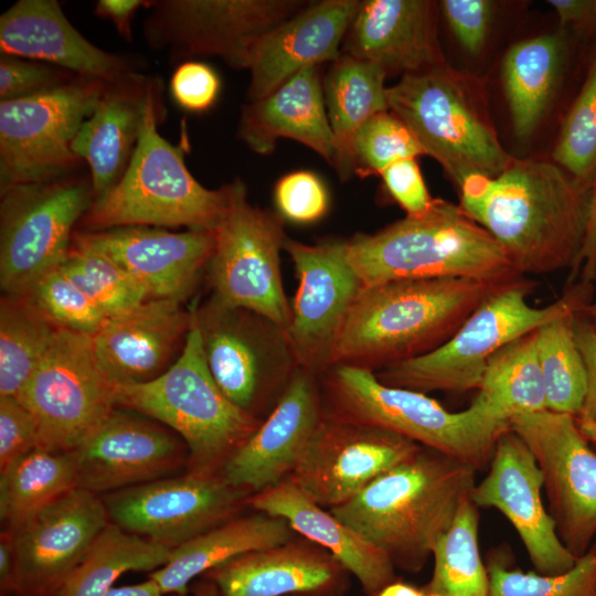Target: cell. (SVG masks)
<instances>
[{
  "label": "cell",
  "instance_id": "680465c9",
  "mask_svg": "<svg viewBox=\"0 0 596 596\" xmlns=\"http://www.w3.org/2000/svg\"><path fill=\"white\" fill-rule=\"evenodd\" d=\"M14 552L9 533L3 530L0 539V590L3 596H11L14 578Z\"/></svg>",
  "mask_w": 596,
  "mask_h": 596
},
{
  "label": "cell",
  "instance_id": "c3c4849f",
  "mask_svg": "<svg viewBox=\"0 0 596 596\" xmlns=\"http://www.w3.org/2000/svg\"><path fill=\"white\" fill-rule=\"evenodd\" d=\"M73 73L51 64L28 62L2 54L0 58V97L11 100L36 95L72 79Z\"/></svg>",
  "mask_w": 596,
  "mask_h": 596
},
{
  "label": "cell",
  "instance_id": "ee69618b",
  "mask_svg": "<svg viewBox=\"0 0 596 596\" xmlns=\"http://www.w3.org/2000/svg\"><path fill=\"white\" fill-rule=\"evenodd\" d=\"M486 567L489 596H596V544L562 574L523 572L493 556Z\"/></svg>",
  "mask_w": 596,
  "mask_h": 596
},
{
  "label": "cell",
  "instance_id": "8d00e7d4",
  "mask_svg": "<svg viewBox=\"0 0 596 596\" xmlns=\"http://www.w3.org/2000/svg\"><path fill=\"white\" fill-rule=\"evenodd\" d=\"M77 488L72 451L34 448L0 469V517L11 528Z\"/></svg>",
  "mask_w": 596,
  "mask_h": 596
},
{
  "label": "cell",
  "instance_id": "f1b7e54d",
  "mask_svg": "<svg viewBox=\"0 0 596 596\" xmlns=\"http://www.w3.org/2000/svg\"><path fill=\"white\" fill-rule=\"evenodd\" d=\"M344 572L328 552L289 542L245 553L206 574L221 596H332Z\"/></svg>",
  "mask_w": 596,
  "mask_h": 596
},
{
  "label": "cell",
  "instance_id": "d590c367",
  "mask_svg": "<svg viewBox=\"0 0 596 596\" xmlns=\"http://www.w3.org/2000/svg\"><path fill=\"white\" fill-rule=\"evenodd\" d=\"M172 550L109 521L57 596H105L123 574L162 567Z\"/></svg>",
  "mask_w": 596,
  "mask_h": 596
},
{
  "label": "cell",
  "instance_id": "f35d334b",
  "mask_svg": "<svg viewBox=\"0 0 596 596\" xmlns=\"http://www.w3.org/2000/svg\"><path fill=\"white\" fill-rule=\"evenodd\" d=\"M58 329L26 296L1 297L0 397H19Z\"/></svg>",
  "mask_w": 596,
  "mask_h": 596
},
{
  "label": "cell",
  "instance_id": "ba28073f",
  "mask_svg": "<svg viewBox=\"0 0 596 596\" xmlns=\"http://www.w3.org/2000/svg\"><path fill=\"white\" fill-rule=\"evenodd\" d=\"M531 288L524 278L494 294L440 347L375 372L377 380L425 394L479 389L487 363L497 351L557 317L584 312L593 298V284L579 280L555 302L535 308L526 301Z\"/></svg>",
  "mask_w": 596,
  "mask_h": 596
},
{
  "label": "cell",
  "instance_id": "e575fe53",
  "mask_svg": "<svg viewBox=\"0 0 596 596\" xmlns=\"http://www.w3.org/2000/svg\"><path fill=\"white\" fill-rule=\"evenodd\" d=\"M385 71L347 54L332 62L322 87L328 120L334 137V169L342 181L353 172V141L359 129L374 115L390 110Z\"/></svg>",
  "mask_w": 596,
  "mask_h": 596
},
{
  "label": "cell",
  "instance_id": "f6af8a7d",
  "mask_svg": "<svg viewBox=\"0 0 596 596\" xmlns=\"http://www.w3.org/2000/svg\"><path fill=\"white\" fill-rule=\"evenodd\" d=\"M426 155L412 130L392 111L371 117L353 141V172L365 178L380 174L403 159Z\"/></svg>",
  "mask_w": 596,
  "mask_h": 596
},
{
  "label": "cell",
  "instance_id": "60d3db41",
  "mask_svg": "<svg viewBox=\"0 0 596 596\" xmlns=\"http://www.w3.org/2000/svg\"><path fill=\"white\" fill-rule=\"evenodd\" d=\"M582 312L557 317L535 330L547 409L577 417L587 393V373L574 336Z\"/></svg>",
  "mask_w": 596,
  "mask_h": 596
},
{
  "label": "cell",
  "instance_id": "e7e4bbea",
  "mask_svg": "<svg viewBox=\"0 0 596 596\" xmlns=\"http://www.w3.org/2000/svg\"><path fill=\"white\" fill-rule=\"evenodd\" d=\"M583 313L596 329V299L586 307Z\"/></svg>",
  "mask_w": 596,
  "mask_h": 596
},
{
  "label": "cell",
  "instance_id": "83f0119b",
  "mask_svg": "<svg viewBox=\"0 0 596 596\" xmlns=\"http://www.w3.org/2000/svg\"><path fill=\"white\" fill-rule=\"evenodd\" d=\"M0 49L106 83L131 76L121 58L87 41L54 0H20L3 12Z\"/></svg>",
  "mask_w": 596,
  "mask_h": 596
},
{
  "label": "cell",
  "instance_id": "5b68a950",
  "mask_svg": "<svg viewBox=\"0 0 596 596\" xmlns=\"http://www.w3.org/2000/svg\"><path fill=\"white\" fill-rule=\"evenodd\" d=\"M150 85L139 136L119 181L93 202L84 224L93 231L121 226L214 231L226 205V185L204 188L187 169L182 147L157 129V103Z\"/></svg>",
  "mask_w": 596,
  "mask_h": 596
},
{
  "label": "cell",
  "instance_id": "4316f807",
  "mask_svg": "<svg viewBox=\"0 0 596 596\" xmlns=\"http://www.w3.org/2000/svg\"><path fill=\"white\" fill-rule=\"evenodd\" d=\"M342 53L373 63L386 74L417 73L446 63L437 40L435 3L427 0L361 1L344 38Z\"/></svg>",
  "mask_w": 596,
  "mask_h": 596
},
{
  "label": "cell",
  "instance_id": "cb8c5ba5",
  "mask_svg": "<svg viewBox=\"0 0 596 596\" xmlns=\"http://www.w3.org/2000/svg\"><path fill=\"white\" fill-rule=\"evenodd\" d=\"M322 416L316 375L299 366L267 418L232 453L220 475L248 491L278 485L292 472Z\"/></svg>",
  "mask_w": 596,
  "mask_h": 596
},
{
  "label": "cell",
  "instance_id": "94428289",
  "mask_svg": "<svg viewBox=\"0 0 596 596\" xmlns=\"http://www.w3.org/2000/svg\"><path fill=\"white\" fill-rule=\"evenodd\" d=\"M425 594L412 585L395 581L386 585L377 596H425Z\"/></svg>",
  "mask_w": 596,
  "mask_h": 596
},
{
  "label": "cell",
  "instance_id": "7c38bea8",
  "mask_svg": "<svg viewBox=\"0 0 596 596\" xmlns=\"http://www.w3.org/2000/svg\"><path fill=\"white\" fill-rule=\"evenodd\" d=\"M115 386L92 336L60 328L18 400L33 415L39 448L73 451L116 408Z\"/></svg>",
  "mask_w": 596,
  "mask_h": 596
},
{
  "label": "cell",
  "instance_id": "f546056e",
  "mask_svg": "<svg viewBox=\"0 0 596 596\" xmlns=\"http://www.w3.org/2000/svg\"><path fill=\"white\" fill-rule=\"evenodd\" d=\"M238 137L259 155L270 153L279 138L294 139L334 168L337 148L319 66L299 72L269 95L245 105Z\"/></svg>",
  "mask_w": 596,
  "mask_h": 596
},
{
  "label": "cell",
  "instance_id": "44dd1931",
  "mask_svg": "<svg viewBox=\"0 0 596 596\" xmlns=\"http://www.w3.org/2000/svg\"><path fill=\"white\" fill-rule=\"evenodd\" d=\"M72 454L77 488L99 496L170 477L188 464L187 446L173 430L120 407Z\"/></svg>",
  "mask_w": 596,
  "mask_h": 596
},
{
  "label": "cell",
  "instance_id": "03108f58",
  "mask_svg": "<svg viewBox=\"0 0 596 596\" xmlns=\"http://www.w3.org/2000/svg\"><path fill=\"white\" fill-rule=\"evenodd\" d=\"M425 596H446V595L426 593Z\"/></svg>",
  "mask_w": 596,
  "mask_h": 596
},
{
  "label": "cell",
  "instance_id": "7402d4cb",
  "mask_svg": "<svg viewBox=\"0 0 596 596\" xmlns=\"http://www.w3.org/2000/svg\"><path fill=\"white\" fill-rule=\"evenodd\" d=\"M543 476L524 441L511 429L497 440L489 470L471 499L477 507L499 510L512 524L538 573L570 571L577 558L560 539L542 500Z\"/></svg>",
  "mask_w": 596,
  "mask_h": 596
},
{
  "label": "cell",
  "instance_id": "6da1fadb",
  "mask_svg": "<svg viewBox=\"0 0 596 596\" xmlns=\"http://www.w3.org/2000/svg\"><path fill=\"white\" fill-rule=\"evenodd\" d=\"M592 188L555 162L514 158L496 177L465 179L460 207L498 242L521 275L567 268L573 285Z\"/></svg>",
  "mask_w": 596,
  "mask_h": 596
},
{
  "label": "cell",
  "instance_id": "9a60e30c",
  "mask_svg": "<svg viewBox=\"0 0 596 596\" xmlns=\"http://www.w3.org/2000/svg\"><path fill=\"white\" fill-rule=\"evenodd\" d=\"M510 428L538 462L560 539L582 556L596 535V451L570 414H523L510 419Z\"/></svg>",
  "mask_w": 596,
  "mask_h": 596
},
{
  "label": "cell",
  "instance_id": "3957f363",
  "mask_svg": "<svg viewBox=\"0 0 596 596\" xmlns=\"http://www.w3.org/2000/svg\"><path fill=\"white\" fill-rule=\"evenodd\" d=\"M477 470L422 447L330 511L383 552L394 567L417 573L471 496Z\"/></svg>",
  "mask_w": 596,
  "mask_h": 596
},
{
  "label": "cell",
  "instance_id": "5bb4252c",
  "mask_svg": "<svg viewBox=\"0 0 596 596\" xmlns=\"http://www.w3.org/2000/svg\"><path fill=\"white\" fill-rule=\"evenodd\" d=\"M207 368L223 393L254 414L273 387L285 391L299 368L286 333L268 318L215 297L192 311Z\"/></svg>",
  "mask_w": 596,
  "mask_h": 596
},
{
  "label": "cell",
  "instance_id": "816d5d0a",
  "mask_svg": "<svg viewBox=\"0 0 596 596\" xmlns=\"http://www.w3.org/2000/svg\"><path fill=\"white\" fill-rule=\"evenodd\" d=\"M221 82L215 71L202 62L189 61L174 71L170 89L175 103L185 110L201 113L216 100Z\"/></svg>",
  "mask_w": 596,
  "mask_h": 596
},
{
  "label": "cell",
  "instance_id": "7a4b0ae2",
  "mask_svg": "<svg viewBox=\"0 0 596 596\" xmlns=\"http://www.w3.org/2000/svg\"><path fill=\"white\" fill-rule=\"evenodd\" d=\"M523 279L437 277L363 287L337 340L333 365L375 373L424 355L445 343L488 298Z\"/></svg>",
  "mask_w": 596,
  "mask_h": 596
},
{
  "label": "cell",
  "instance_id": "8fae6325",
  "mask_svg": "<svg viewBox=\"0 0 596 596\" xmlns=\"http://www.w3.org/2000/svg\"><path fill=\"white\" fill-rule=\"evenodd\" d=\"M108 84L74 76L33 96L0 103V185L8 189L65 177L81 161L72 143Z\"/></svg>",
  "mask_w": 596,
  "mask_h": 596
},
{
  "label": "cell",
  "instance_id": "d6a6232c",
  "mask_svg": "<svg viewBox=\"0 0 596 596\" xmlns=\"http://www.w3.org/2000/svg\"><path fill=\"white\" fill-rule=\"evenodd\" d=\"M292 532L286 520L263 512L234 517L174 547L148 577L163 594L184 596L199 575L245 553L289 543Z\"/></svg>",
  "mask_w": 596,
  "mask_h": 596
},
{
  "label": "cell",
  "instance_id": "681fc988",
  "mask_svg": "<svg viewBox=\"0 0 596 596\" xmlns=\"http://www.w3.org/2000/svg\"><path fill=\"white\" fill-rule=\"evenodd\" d=\"M39 448V432L31 412L15 397H0V469Z\"/></svg>",
  "mask_w": 596,
  "mask_h": 596
},
{
  "label": "cell",
  "instance_id": "8992f818",
  "mask_svg": "<svg viewBox=\"0 0 596 596\" xmlns=\"http://www.w3.org/2000/svg\"><path fill=\"white\" fill-rule=\"evenodd\" d=\"M114 392L116 407L152 418L184 441L190 472L214 473L260 425L216 384L193 324L164 373L149 382L115 386Z\"/></svg>",
  "mask_w": 596,
  "mask_h": 596
},
{
  "label": "cell",
  "instance_id": "d6986e66",
  "mask_svg": "<svg viewBox=\"0 0 596 596\" xmlns=\"http://www.w3.org/2000/svg\"><path fill=\"white\" fill-rule=\"evenodd\" d=\"M108 523L102 496L74 488L6 528L15 563L11 596H57Z\"/></svg>",
  "mask_w": 596,
  "mask_h": 596
},
{
  "label": "cell",
  "instance_id": "be15d7a7",
  "mask_svg": "<svg viewBox=\"0 0 596 596\" xmlns=\"http://www.w3.org/2000/svg\"><path fill=\"white\" fill-rule=\"evenodd\" d=\"M193 596H221V594L216 585L207 581L196 586Z\"/></svg>",
  "mask_w": 596,
  "mask_h": 596
},
{
  "label": "cell",
  "instance_id": "7bdbcfd3",
  "mask_svg": "<svg viewBox=\"0 0 596 596\" xmlns=\"http://www.w3.org/2000/svg\"><path fill=\"white\" fill-rule=\"evenodd\" d=\"M552 158L579 181H596V52L561 128Z\"/></svg>",
  "mask_w": 596,
  "mask_h": 596
},
{
  "label": "cell",
  "instance_id": "484cf974",
  "mask_svg": "<svg viewBox=\"0 0 596 596\" xmlns=\"http://www.w3.org/2000/svg\"><path fill=\"white\" fill-rule=\"evenodd\" d=\"M361 1L311 2L300 12L268 32L257 43L251 60V102L263 98L299 72L334 62L341 42Z\"/></svg>",
  "mask_w": 596,
  "mask_h": 596
},
{
  "label": "cell",
  "instance_id": "52a82bcc",
  "mask_svg": "<svg viewBox=\"0 0 596 596\" xmlns=\"http://www.w3.org/2000/svg\"><path fill=\"white\" fill-rule=\"evenodd\" d=\"M386 98L458 187L473 174L496 177L514 159L498 139L478 85L446 63L404 74Z\"/></svg>",
  "mask_w": 596,
  "mask_h": 596
},
{
  "label": "cell",
  "instance_id": "db71d44e",
  "mask_svg": "<svg viewBox=\"0 0 596 596\" xmlns=\"http://www.w3.org/2000/svg\"><path fill=\"white\" fill-rule=\"evenodd\" d=\"M574 336L587 373V393L576 418L596 421V329L583 312L575 319Z\"/></svg>",
  "mask_w": 596,
  "mask_h": 596
},
{
  "label": "cell",
  "instance_id": "74e56055",
  "mask_svg": "<svg viewBox=\"0 0 596 596\" xmlns=\"http://www.w3.org/2000/svg\"><path fill=\"white\" fill-rule=\"evenodd\" d=\"M477 397L500 417L547 409L535 330L508 343L488 361Z\"/></svg>",
  "mask_w": 596,
  "mask_h": 596
},
{
  "label": "cell",
  "instance_id": "bcb514c9",
  "mask_svg": "<svg viewBox=\"0 0 596 596\" xmlns=\"http://www.w3.org/2000/svg\"><path fill=\"white\" fill-rule=\"evenodd\" d=\"M21 295L63 329L94 336L109 319L58 267L39 277Z\"/></svg>",
  "mask_w": 596,
  "mask_h": 596
},
{
  "label": "cell",
  "instance_id": "603a6c76",
  "mask_svg": "<svg viewBox=\"0 0 596 596\" xmlns=\"http://www.w3.org/2000/svg\"><path fill=\"white\" fill-rule=\"evenodd\" d=\"M73 244L110 258L147 291L150 299L183 302L207 267L214 248V232L121 226L77 232L73 235Z\"/></svg>",
  "mask_w": 596,
  "mask_h": 596
},
{
  "label": "cell",
  "instance_id": "ab89813d",
  "mask_svg": "<svg viewBox=\"0 0 596 596\" xmlns=\"http://www.w3.org/2000/svg\"><path fill=\"white\" fill-rule=\"evenodd\" d=\"M479 512L471 496L433 549L434 571L425 593L489 596V576L479 551Z\"/></svg>",
  "mask_w": 596,
  "mask_h": 596
},
{
  "label": "cell",
  "instance_id": "11a10c76",
  "mask_svg": "<svg viewBox=\"0 0 596 596\" xmlns=\"http://www.w3.org/2000/svg\"><path fill=\"white\" fill-rule=\"evenodd\" d=\"M561 28H573L579 34L596 32V0H550Z\"/></svg>",
  "mask_w": 596,
  "mask_h": 596
},
{
  "label": "cell",
  "instance_id": "ffe728a7",
  "mask_svg": "<svg viewBox=\"0 0 596 596\" xmlns=\"http://www.w3.org/2000/svg\"><path fill=\"white\" fill-rule=\"evenodd\" d=\"M284 249L299 280L287 338L298 366L317 376L332 368L337 340L363 285L343 241L308 245L286 237Z\"/></svg>",
  "mask_w": 596,
  "mask_h": 596
},
{
  "label": "cell",
  "instance_id": "e0dca14e",
  "mask_svg": "<svg viewBox=\"0 0 596 596\" xmlns=\"http://www.w3.org/2000/svg\"><path fill=\"white\" fill-rule=\"evenodd\" d=\"M248 492L221 475L188 471L102 498L110 522L174 549L234 518Z\"/></svg>",
  "mask_w": 596,
  "mask_h": 596
},
{
  "label": "cell",
  "instance_id": "4fadbf2b",
  "mask_svg": "<svg viewBox=\"0 0 596 596\" xmlns=\"http://www.w3.org/2000/svg\"><path fill=\"white\" fill-rule=\"evenodd\" d=\"M93 202L91 181L66 177L1 192L0 285L6 295L23 294L61 265L76 221Z\"/></svg>",
  "mask_w": 596,
  "mask_h": 596
},
{
  "label": "cell",
  "instance_id": "b9f144b4",
  "mask_svg": "<svg viewBox=\"0 0 596 596\" xmlns=\"http://www.w3.org/2000/svg\"><path fill=\"white\" fill-rule=\"evenodd\" d=\"M58 268L110 319L150 299L120 266L97 252L72 244Z\"/></svg>",
  "mask_w": 596,
  "mask_h": 596
},
{
  "label": "cell",
  "instance_id": "6125c7cd",
  "mask_svg": "<svg viewBox=\"0 0 596 596\" xmlns=\"http://www.w3.org/2000/svg\"><path fill=\"white\" fill-rule=\"evenodd\" d=\"M577 424L582 434L587 438V440L596 443V421L577 419Z\"/></svg>",
  "mask_w": 596,
  "mask_h": 596
},
{
  "label": "cell",
  "instance_id": "ac0fdd59",
  "mask_svg": "<svg viewBox=\"0 0 596 596\" xmlns=\"http://www.w3.org/2000/svg\"><path fill=\"white\" fill-rule=\"evenodd\" d=\"M423 446L394 432L322 416L289 480L322 508L339 507Z\"/></svg>",
  "mask_w": 596,
  "mask_h": 596
},
{
  "label": "cell",
  "instance_id": "d4e9b609",
  "mask_svg": "<svg viewBox=\"0 0 596 596\" xmlns=\"http://www.w3.org/2000/svg\"><path fill=\"white\" fill-rule=\"evenodd\" d=\"M182 304L148 299L92 336L98 366L114 386L149 382L173 364L192 327V312Z\"/></svg>",
  "mask_w": 596,
  "mask_h": 596
},
{
  "label": "cell",
  "instance_id": "836d02e7",
  "mask_svg": "<svg viewBox=\"0 0 596 596\" xmlns=\"http://www.w3.org/2000/svg\"><path fill=\"white\" fill-rule=\"evenodd\" d=\"M568 52L563 31L520 41L504 55L502 77L514 132L529 138L549 108Z\"/></svg>",
  "mask_w": 596,
  "mask_h": 596
},
{
  "label": "cell",
  "instance_id": "277c9868",
  "mask_svg": "<svg viewBox=\"0 0 596 596\" xmlns=\"http://www.w3.org/2000/svg\"><path fill=\"white\" fill-rule=\"evenodd\" d=\"M343 247L363 287L401 279L523 276L460 205L439 198L425 213L406 215L373 234H356Z\"/></svg>",
  "mask_w": 596,
  "mask_h": 596
},
{
  "label": "cell",
  "instance_id": "30bf717a",
  "mask_svg": "<svg viewBox=\"0 0 596 596\" xmlns=\"http://www.w3.org/2000/svg\"><path fill=\"white\" fill-rule=\"evenodd\" d=\"M224 212L214 228V248L206 269L213 297L232 307L259 313L287 336L291 306L284 291L280 249L284 219L253 206L243 181L226 185Z\"/></svg>",
  "mask_w": 596,
  "mask_h": 596
},
{
  "label": "cell",
  "instance_id": "4dcf8cb0",
  "mask_svg": "<svg viewBox=\"0 0 596 596\" xmlns=\"http://www.w3.org/2000/svg\"><path fill=\"white\" fill-rule=\"evenodd\" d=\"M247 502L258 512L286 520L294 531L326 549L369 596H377L396 581L395 567L383 552L311 501L289 479L248 497Z\"/></svg>",
  "mask_w": 596,
  "mask_h": 596
},
{
  "label": "cell",
  "instance_id": "7dc6e473",
  "mask_svg": "<svg viewBox=\"0 0 596 596\" xmlns=\"http://www.w3.org/2000/svg\"><path fill=\"white\" fill-rule=\"evenodd\" d=\"M275 203L279 215L298 224H310L327 212L329 196L320 178L310 171H295L278 180Z\"/></svg>",
  "mask_w": 596,
  "mask_h": 596
},
{
  "label": "cell",
  "instance_id": "91938a15",
  "mask_svg": "<svg viewBox=\"0 0 596 596\" xmlns=\"http://www.w3.org/2000/svg\"><path fill=\"white\" fill-rule=\"evenodd\" d=\"M105 596H178L166 595L157 583L149 578L142 583L113 587Z\"/></svg>",
  "mask_w": 596,
  "mask_h": 596
},
{
  "label": "cell",
  "instance_id": "1f68e13d",
  "mask_svg": "<svg viewBox=\"0 0 596 596\" xmlns=\"http://www.w3.org/2000/svg\"><path fill=\"white\" fill-rule=\"evenodd\" d=\"M149 86L132 75L108 84L73 140V152L89 167L94 201L119 181L129 163Z\"/></svg>",
  "mask_w": 596,
  "mask_h": 596
},
{
  "label": "cell",
  "instance_id": "9c48e42d",
  "mask_svg": "<svg viewBox=\"0 0 596 596\" xmlns=\"http://www.w3.org/2000/svg\"><path fill=\"white\" fill-rule=\"evenodd\" d=\"M324 374L337 416L394 432L478 470L510 428L477 396L467 409L449 412L425 393L383 384L365 369L337 364Z\"/></svg>",
  "mask_w": 596,
  "mask_h": 596
},
{
  "label": "cell",
  "instance_id": "9f6ffc18",
  "mask_svg": "<svg viewBox=\"0 0 596 596\" xmlns=\"http://www.w3.org/2000/svg\"><path fill=\"white\" fill-rule=\"evenodd\" d=\"M147 2L140 0H99L95 13L109 19L118 33L125 39H131L130 22L135 12Z\"/></svg>",
  "mask_w": 596,
  "mask_h": 596
},
{
  "label": "cell",
  "instance_id": "f907efd6",
  "mask_svg": "<svg viewBox=\"0 0 596 596\" xmlns=\"http://www.w3.org/2000/svg\"><path fill=\"white\" fill-rule=\"evenodd\" d=\"M440 6L459 43L470 54H479L488 36L493 3L487 0H444Z\"/></svg>",
  "mask_w": 596,
  "mask_h": 596
},
{
  "label": "cell",
  "instance_id": "6f0895ef",
  "mask_svg": "<svg viewBox=\"0 0 596 596\" xmlns=\"http://www.w3.org/2000/svg\"><path fill=\"white\" fill-rule=\"evenodd\" d=\"M581 280L593 284L596 280V181L592 188V203L583 248L578 258Z\"/></svg>",
  "mask_w": 596,
  "mask_h": 596
},
{
  "label": "cell",
  "instance_id": "2e32d148",
  "mask_svg": "<svg viewBox=\"0 0 596 596\" xmlns=\"http://www.w3.org/2000/svg\"><path fill=\"white\" fill-rule=\"evenodd\" d=\"M298 0H164L151 2L145 33L156 47L221 57L248 68L259 40L300 12Z\"/></svg>",
  "mask_w": 596,
  "mask_h": 596
},
{
  "label": "cell",
  "instance_id": "f5cc1de1",
  "mask_svg": "<svg viewBox=\"0 0 596 596\" xmlns=\"http://www.w3.org/2000/svg\"><path fill=\"white\" fill-rule=\"evenodd\" d=\"M381 177L390 195L407 216L425 213L434 199L428 193L415 158L396 161Z\"/></svg>",
  "mask_w": 596,
  "mask_h": 596
}]
</instances>
